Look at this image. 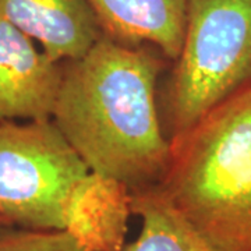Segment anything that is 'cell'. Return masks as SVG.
I'll list each match as a JSON object with an SVG mask.
<instances>
[{
  "label": "cell",
  "instance_id": "cell-7",
  "mask_svg": "<svg viewBox=\"0 0 251 251\" xmlns=\"http://www.w3.org/2000/svg\"><path fill=\"white\" fill-rule=\"evenodd\" d=\"M103 35L127 45H150L169 62L180 53L188 0H87Z\"/></svg>",
  "mask_w": 251,
  "mask_h": 251
},
{
  "label": "cell",
  "instance_id": "cell-2",
  "mask_svg": "<svg viewBox=\"0 0 251 251\" xmlns=\"http://www.w3.org/2000/svg\"><path fill=\"white\" fill-rule=\"evenodd\" d=\"M172 144L162 193L215 251H251V85Z\"/></svg>",
  "mask_w": 251,
  "mask_h": 251
},
{
  "label": "cell",
  "instance_id": "cell-3",
  "mask_svg": "<svg viewBox=\"0 0 251 251\" xmlns=\"http://www.w3.org/2000/svg\"><path fill=\"white\" fill-rule=\"evenodd\" d=\"M251 85V0H188L183 45L163 97L173 141Z\"/></svg>",
  "mask_w": 251,
  "mask_h": 251
},
{
  "label": "cell",
  "instance_id": "cell-1",
  "mask_svg": "<svg viewBox=\"0 0 251 251\" xmlns=\"http://www.w3.org/2000/svg\"><path fill=\"white\" fill-rule=\"evenodd\" d=\"M163 54L100 35L90 50L63 62L53 122L99 180L127 196L158 187L172 159L156 103Z\"/></svg>",
  "mask_w": 251,
  "mask_h": 251
},
{
  "label": "cell",
  "instance_id": "cell-8",
  "mask_svg": "<svg viewBox=\"0 0 251 251\" xmlns=\"http://www.w3.org/2000/svg\"><path fill=\"white\" fill-rule=\"evenodd\" d=\"M128 211L141 219L134 242L122 251H215L175 209L159 187L128 196Z\"/></svg>",
  "mask_w": 251,
  "mask_h": 251
},
{
  "label": "cell",
  "instance_id": "cell-4",
  "mask_svg": "<svg viewBox=\"0 0 251 251\" xmlns=\"http://www.w3.org/2000/svg\"><path fill=\"white\" fill-rule=\"evenodd\" d=\"M91 176L52 120L0 123V219L6 224L69 230Z\"/></svg>",
  "mask_w": 251,
  "mask_h": 251
},
{
  "label": "cell",
  "instance_id": "cell-5",
  "mask_svg": "<svg viewBox=\"0 0 251 251\" xmlns=\"http://www.w3.org/2000/svg\"><path fill=\"white\" fill-rule=\"evenodd\" d=\"M62 77V62L0 18V123L52 120Z\"/></svg>",
  "mask_w": 251,
  "mask_h": 251
},
{
  "label": "cell",
  "instance_id": "cell-9",
  "mask_svg": "<svg viewBox=\"0 0 251 251\" xmlns=\"http://www.w3.org/2000/svg\"><path fill=\"white\" fill-rule=\"evenodd\" d=\"M0 251H97L75 234L63 230L27 229L0 225Z\"/></svg>",
  "mask_w": 251,
  "mask_h": 251
},
{
  "label": "cell",
  "instance_id": "cell-10",
  "mask_svg": "<svg viewBox=\"0 0 251 251\" xmlns=\"http://www.w3.org/2000/svg\"><path fill=\"white\" fill-rule=\"evenodd\" d=\"M4 224H6V222H4L3 219H0V225H4Z\"/></svg>",
  "mask_w": 251,
  "mask_h": 251
},
{
  "label": "cell",
  "instance_id": "cell-6",
  "mask_svg": "<svg viewBox=\"0 0 251 251\" xmlns=\"http://www.w3.org/2000/svg\"><path fill=\"white\" fill-rule=\"evenodd\" d=\"M0 18L56 62L84 56L102 35L87 0H0Z\"/></svg>",
  "mask_w": 251,
  "mask_h": 251
}]
</instances>
